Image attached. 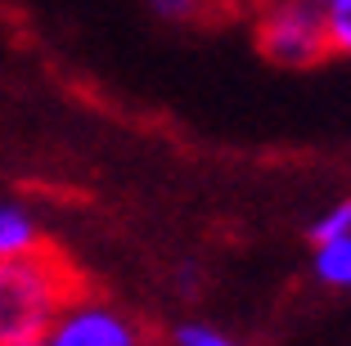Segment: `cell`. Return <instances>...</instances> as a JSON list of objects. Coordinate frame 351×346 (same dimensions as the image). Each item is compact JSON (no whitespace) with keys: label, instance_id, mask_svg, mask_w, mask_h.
Returning a JSON list of instances; mask_svg holds the SVG:
<instances>
[{"label":"cell","instance_id":"30bf717a","mask_svg":"<svg viewBox=\"0 0 351 346\" xmlns=\"http://www.w3.org/2000/svg\"><path fill=\"white\" fill-rule=\"evenodd\" d=\"M27 346H45V342H27Z\"/></svg>","mask_w":351,"mask_h":346},{"label":"cell","instance_id":"8992f818","mask_svg":"<svg viewBox=\"0 0 351 346\" xmlns=\"http://www.w3.org/2000/svg\"><path fill=\"white\" fill-rule=\"evenodd\" d=\"M149 14L171 27H203V23L226 18L230 10H239V0H145Z\"/></svg>","mask_w":351,"mask_h":346},{"label":"cell","instance_id":"52a82bcc","mask_svg":"<svg viewBox=\"0 0 351 346\" xmlns=\"http://www.w3.org/2000/svg\"><path fill=\"white\" fill-rule=\"evenodd\" d=\"M324 18V36H329L333 59H351V0H311Z\"/></svg>","mask_w":351,"mask_h":346},{"label":"cell","instance_id":"6da1fadb","mask_svg":"<svg viewBox=\"0 0 351 346\" xmlns=\"http://www.w3.org/2000/svg\"><path fill=\"white\" fill-rule=\"evenodd\" d=\"M82 293L73 261L59 247H32V252L0 261V346L41 342L59 310Z\"/></svg>","mask_w":351,"mask_h":346},{"label":"cell","instance_id":"7a4b0ae2","mask_svg":"<svg viewBox=\"0 0 351 346\" xmlns=\"http://www.w3.org/2000/svg\"><path fill=\"white\" fill-rule=\"evenodd\" d=\"M252 23V45L275 68H320L329 54L324 18L311 0H239Z\"/></svg>","mask_w":351,"mask_h":346},{"label":"cell","instance_id":"ba28073f","mask_svg":"<svg viewBox=\"0 0 351 346\" xmlns=\"http://www.w3.org/2000/svg\"><path fill=\"white\" fill-rule=\"evenodd\" d=\"M171 346H243V342L226 328L207 324V319H185L171 328Z\"/></svg>","mask_w":351,"mask_h":346},{"label":"cell","instance_id":"9c48e42d","mask_svg":"<svg viewBox=\"0 0 351 346\" xmlns=\"http://www.w3.org/2000/svg\"><path fill=\"white\" fill-rule=\"evenodd\" d=\"M338 234H351V198H338L333 207H324L311 225V243H320V238H338Z\"/></svg>","mask_w":351,"mask_h":346},{"label":"cell","instance_id":"5b68a950","mask_svg":"<svg viewBox=\"0 0 351 346\" xmlns=\"http://www.w3.org/2000/svg\"><path fill=\"white\" fill-rule=\"evenodd\" d=\"M311 270H315V279H320L324 288L351 293V234L311 243Z\"/></svg>","mask_w":351,"mask_h":346},{"label":"cell","instance_id":"277c9868","mask_svg":"<svg viewBox=\"0 0 351 346\" xmlns=\"http://www.w3.org/2000/svg\"><path fill=\"white\" fill-rule=\"evenodd\" d=\"M45 221L32 207L14 203V198H0V261L5 256L32 252V247H45Z\"/></svg>","mask_w":351,"mask_h":346},{"label":"cell","instance_id":"3957f363","mask_svg":"<svg viewBox=\"0 0 351 346\" xmlns=\"http://www.w3.org/2000/svg\"><path fill=\"white\" fill-rule=\"evenodd\" d=\"M45 346H149L145 328L126 315L122 306H113L108 297L77 293L73 301L59 310V319L50 324V333L41 337Z\"/></svg>","mask_w":351,"mask_h":346}]
</instances>
